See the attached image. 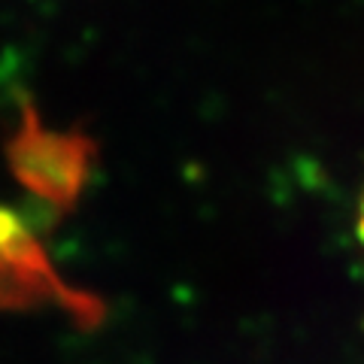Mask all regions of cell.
Segmentation results:
<instances>
[{
	"instance_id": "3957f363",
	"label": "cell",
	"mask_w": 364,
	"mask_h": 364,
	"mask_svg": "<svg viewBox=\"0 0 364 364\" xmlns=\"http://www.w3.org/2000/svg\"><path fill=\"white\" fill-rule=\"evenodd\" d=\"M355 237L364 249V195H361V203H358V215H355Z\"/></svg>"
},
{
	"instance_id": "6da1fadb",
	"label": "cell",
	"mask_w": 364,
	"mask_h": 364,
	"mask_svg": "<svg viewBox=\"0 0 364 364\" xmlns=\"http://www.w3.org/2000/svg\"><path fill=\"white\" fill-rule=\"evenodd\" d=\"M100 146L82 128H49L31 97L18 100V124L6 136L4 158L25 195L46 215H70L95 179Z\"/></svg>"
},
{
	"instance_id": "7a4b0ae2",
	"label": "cell",
	"mask_w": 364,
	"mask_h": 364,
	"mask_svg": "<svg viewBox=\"0 0 364 364\" xmlns=\"http://www.w3.org/2000/svg\"><path fill=\"white\" fill-rule=\"evenodd\" d=\"M46 304L61 306L82 328H97L107 316L97 294L73 289L55 270L37 228H28L16 240L0 246V310H37Z\"/></svg>"
}]
</instances>
